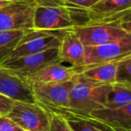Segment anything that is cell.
<instances>
[{
  "mask_svg": "<svg viewBox=\"0 0 131 131\" xmlns=\"http://www.w3.org/2000/svg\"><path fill=\"white\" fill-rule=\"evenodd\" d=\"M131 104V84L115 83L106 106L108 109H117Z\"/></svg>",
  "mask_w": 131,
  "mask_h": 131,
  "instance_id": "17",
  "label": "cell"
},
{
  "mask_svg": "<svg viewBox=\"0 0 131 131\" xmlns=\"http://www.w3.org/2000/svg\"><path fill=\"white\" fill-rule=\"evenodd\" d=\"M60 63L75 68L84 66V46L73 29L66 30L58 47Z\"/></svg>",
  "mask_w": 131,
  "mask_h": 131,
  "instance_id": "10",
  "label": "cell"
},
{
  "mask_svg": "<svg viewBox=\"0 0 131 131\" xmlns=\"http://www.w3.org/2000/svg\"><path fill=\"white\" fill-rule=\"evenodd\" d=\"M7 117L25 131H49V113L36 102L15 101Z\"/></svg>",
  "mask_w": 131,
  "mask_h": 131,
  "instance_id": "6",
  "label": "cell"
},
{
  "mask_svg": "<svg viewBox=\"0 0 131 131\" xmlns=\"http://www.w3.org/2000/svg\"><path fill=\"white\" fill-rule=\"evenodd\" d=\"M59 114L67 120L73 131H100L101 122L92 118L90 116H83L72 111H64Z\"/></svg>",
  "mask_w": 131,
  "mask_h": 131,
  "instance_id": "16",
  "label": "cell"
},
{
  "mask_svg": "<svg viewBox=\"0 0 131 131\" xmlns=\"http://www.w3.org/2000/svg\"><path fill=\"white\" fill-rule=\"evenodd\" d=\"M49 131H73L67 120L59 114L49 111Z\"/></svg>",
  "mask_w": 131,
  "mask_h": 131,
  "instance_id": "20",
  "label": "cell"
},
{
  "mask_svg": "<svg viewBox=\"0 0 131 131\" xmlns=\"http://www.w3.org/2000/svg\"><path fill=\"white\" fill-rule=\"evenodd\" d=\"M102 123V122H101ZM131 129L126 128V127H111L106 124H101L100 131H130Z\"/></svg>",
  "mask_w": 131,
  "mask_h": 131,
  "instance_id": "24",
  "label": "cell"
},
{
  "mask_svg": "<svg viewBox=\"0 0 131 131\" xmlns=\"http://www.w3.org/2000/svg\"><path fill=\"white\" fill-rule=\"evenodd\" d=\"M131 54V39L84 46V66L110 61Z\"/></svg>",
  "mask_w": 131,
  "mask_h": 131,
  "instance_id": "9",
  "label": "cell"
},
{
  "mask_svg": "<svg viewBox=\"0 0 131 131\" xmlns=\"http://www.w3.org/2000/svg\"><path fill=\"white\" fill-rule=\"evenodd\" d=\"M12 1H14V0H0V8L5 7L6 6L9 5Z\"/></svg>",
  "mask_w": 131,
  "mask_h": 131,
  "instance_id": "25",
  "label": "cell"
},
{
  "mask_svg": "<svg viewBox=\"0 0 131 131\" xmlns=\"http://www.w3.org/2000/svg\"><path fill=\"white\" fill-rule=\"evenodd\" d=\"M27 30L0 31V64L8 59Z\"/></svg>",
  "mask_w": 131,
  "mask_h": 131,
  "instance_id": "18",
  "label": "cell"
},
{
  "mask_svg": "<svg viewBox=\"0 0 131 131\" xmlns=\"http://www.w3.org/2000/svg\"><path fill=\"white\" fill-rule=\"evenodd\" d=\"M125 57L126 56L110 60V61L84 66L82 68H77V71H78L77 75L81 78L92 83L113 84L116 83L118 65L122 58Z\"/></svg>",
  "mask_w": 131,
  "mask_h": 131,
  "instance_id": "11",
  "label": "cell"
},
{
  "mask_svg": "<svg viewBox=\"0 0 131 131\" xmlns=\"http://www.w3.org/2000/svg\"><path fill=\"white\" fill-rule=\"evenodd\" d=\"M65 31L66 30H27L8 59L36 54L51 49H58Z\"/></svg>",
  "mask_w": 131,
  "mask_h": 131,
  "instance_id": "5",
  "label": "cell"
},
{
  "mask_svg": "<svg viewBox=\"0 0 131 131\" xmlns=\"http://www.w3.org/2000/svg\"><path fill=\"white\" fill-rule=\"evenodd\" d=\"M0 93L15 101L36 102L30 85L23 79L13 75L0 64Z\"/></svg>",
  "mask_w": 131,
  "mask_h": 131,
  "instance_id": "12",
  "label": "cell"
},
{
  "mask_svg": "<svg viewBox=\"0 0 131 131\" xmlns=\"http://www.w3.org/2000/svg\"><path fill=\"white\" fill-rule=\"evenodd\" d=\"M63 1L88 10L91 7H93L100 0H63Z\"/></svg>",
  "mask_w": 131,
  "mask_h": 131,
  "instance_id": "23",
  "label": "cell"
},
{
  "mask_svg": "<svg viewBox=\"0 0 131 131\" xmlns=\"http://www.w3.org/2000/svg\"><path fill=\"white\" fill-rule=\"evenodd\" d=\"M131 54L122 58L117 71L116 83L131 84Z\"/></svg>",
  "mask_w": 131,
  "mask_h": 131,
  "instance_id": "19",
  "label": "cell"
},
{
  "mask_svg": "<svg viewBox=\"0 0 131 131\" xmlns=\"http://www.w3.org/2000/svg\"><path fill=\"white\" fill-rule=\"evenodd\" d=\"M75 77L67 82L31 83V93L36 103L48 111L59 113L69 109V95Z\"/></svg>",
  "mask_w": 131,
  "mask_h": 131,
  "instance_id": "4",
  "label": "cell"
},
{
  "mask_svg": "<svg viewBox=\"0 0 131 131\" xmlns=\"http://www.w3.org/2000/svg\"><path fill=\"white\" fill-rule=\"evenodd\" d=\"M88 20L87 9L63 0H36L33 14L35 30H71Z\"/></svg>",
  "mask_w": 131,
  "mask_h": 131,
  "instance_id": "2",
  "label": "cell"
},
{
  "mask_svg": "<svg viewBox=\"0 0 131 131\" xmlns=\"http://www.w3.org/2000/svg\"><path fill=\"white\" fill-rule=\"evenodd\" d=\"M78 74L77 68L66 66L60 62L47 66L36 73L23 78L28 84L31 83H55L72 80Z\"/></svg>",
  "mask_w": 131,
  "mask_h": 131,
  "instance_id": "13",
  "label": "cell"
},
{
  "mask_svg": "<svg viewBox=\"0 0 131 131\" xmlns=\"http://www.w3.org/2000/svg\"><path fill=\"white\" fill-rule=\"evenodd\" d=\"M36 0H14L0 8V31L33 29Z\"/></svg>",
  "mask_w": 131,
  "mask_h": 131,
  "instance_id": "7",
  "label": "cell"
},
{
  "mask_svg": "<svg viewBox=\"0 0 131 131\" xmlns=\"http://www.w3.org/2000/svg\"><path fill=\"white\" fill-rule=\"evenodd\" d=\"M15 103V100L0 93V115L7 116Z\"/></svg>",
  "mask_w": 131,
  "mask_h": 131,
  "instance_id": "22",
  "label": "cell"
},
{
  "mask_svg": "<svg viewBox=\"0 0 131 131\" xmlns=\"http://www.w3.org/2000/svg\"><path fill=\"white\" fill-rule=\"evenodd\" d=\"M0 131H25L7 116L0 115Z\"/></svg>",
  "mask_w": 131,
  "mask_h": 131,
  "instance_id": "21",
  "label": "cell"
},
{
  "mask_svg": "<svg viewBox=\"0 0 131 131\" xmlns=\"http://www.w3.org/2000/svg\"><path fill=\"white\" fill-rule=\"evenodd\" d=\"M131 9V0H100L88 9L89 19L115 15Z\"/></svg>",
  "mask_w": 131,
  "mask_h": 131,
  "instance_id": "15",
  "label": "cell"
},
{
  "mask_svg": "<svg viewBox=\"0 0 131 131\" xmlns=\"http://www.w3.org/2000/svg\"><path fill=\"white\" fill-rule=\"evenodd\" d=\"M111 91L112 84L92 83L77 75L70 91L68 111L89 116L92 111L105 107Z\"/></svg>",
  "mask_w": 131,
  "mask_h": 131,
  "instance_id": "3",
  "label": "cell"
},
{
  "mask_svg": "<svg viewBox=\"0 0 131 131\" xmlns=\"http://www.w3.org/2000/svg\"><path fill=\"white\" fill-rule=\"evenodd\" d=\"M131 9L102 17L90 18L73 29L84 46L99 45L131 39Z\"/></svg>",
  "mask_w": 131,
  "mask_h": 131,
  "instance_id": "1",
  "label": "cell"
},
{
  "mask_svg": "<svg viewBox=\"0 0 131 131\" xmlns=\"http://www.w3.org/2000/svg\"><path fill=\"white\" fill-rule=\"evenodd\" d=\"M58 62H60L58 49H51L43 52L6 60L1 63V66L13 75L23 79L50 64Z\"/></svg>",
  "mask_w": 131,
  "mask_h": 131,
  "instance_id": "8",
  "label": "cell"
},
{
  "mask_svg": "<svg viewBox=\"0 0 131 131\" xmlns=\"http://www.w3.org/2000/svg\"><path fill=\"white\" fill-rule=\"evenodd\" d=\"M89 116L108 126L131 129V104L117 109L102 108L90 112Z\"/></svg>",
  "mask_w": 131,
  "mask_h": 131,
  "instance_id": "14",
  "label": "cell"
}]
</instances>
